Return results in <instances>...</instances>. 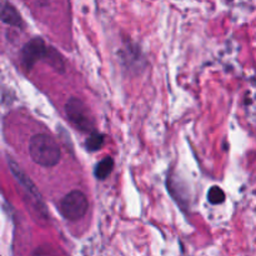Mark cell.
Returning a JSON list of instances; mask_svg holds the SVG:
<instances>
[{
  "label": "cell",
  "instance_id": "obj_1",
  "mask_svg": "<svg viewBox=\"0 0 256 256\" xmlns=\"http://www.w3.org/2000/svg\"><path fill=\"white\" fill-rule=\"evenodd\" d=\"M29 154L34 162L45 168L55 166L62 156L55 140L46 134H36L30 139Z\"/></svg>",
  "mask_w": 256,
  "mask_h": 256
},
{
  "label": "cell",
  "instance_id": "obj_2",
  "mask_svg": "<svg viewBox=\"0 0 256 256\" xmlns=\"http://www.w3.org/2000/svg\"><path fill=\"white\" fill-rule=\"evenodd\" d=\"M65 112L75 128L90 134L94 132V119L89 108L82 100L78 98H70L65 104Z\"/></svg>",
  "mask_w": 256,
  "mask_h": 256
},
{
  "label": "cell",
  "instance_id": "obj_3",
  "mask_svg": "<svg viewBox=\"0 0 256 256\" xmlns=\"http://www.w3.org/2000/svg\"><path fill=\"white\" fill-rule=\"evenodd\" d=\"M89 202L84 192L79 190H72L62 198L60 202V212L62 216L70 222H76L82 219L88 212Z\"/></svg>",
  "mask_w": 256,
  "mask_h": 256
},
{
  "label": "cell",
  "instance_id": "obj_4",
  "mask_svg": "<svg viewBox=\"0 0 256 256\" xmlns=\"http://www.w3.org/2000/svg\"><path fill=\"white\" fill-rule=\"evenodd\" d=\"M49 50L42 38H34L26 42L22 52V62L25 69L30 70L40 59H46Z\"/></svg>",
  "mask_w": 256,
  "mask_h": 256
},
{
  "label": "cell",
  "instance_id": "obj_5",
  "mask_svg": "<svg viewBox=\"0 0 256 256\" xmlns=\"http://www.w3.org/2000/svg\"><path fill=\"white\" fill-rule=\"evenodd\" d=\"M9 165H10V169H12V175L16 178V180L20 182V185H22V186L24 188V189L26 190L30 195H32V198L34 199V202H36L39 206H42V212H44V202H42V195H40L39 190L36 189V186L34 185V182L30 180V178L28 176V175L25 174V172H22V170L20 169V168L14 162H12V160H10Z\"/></svg>",
  "mask_w": 256,
  "mask_h": 256
},
{
  "label": "cell",
  "instance_id": "obj_6",
  "mask_svg": "<svg viewBox=\"0 0 256 256\" xmlns=\"http://www.w3.org/2000/svg\"><path fill=\"white\" fill-rule=\"evenodd\" d=\"M0 19L8 25L12 26H22V19L15 6H12L10 2L0 0Z\"/></svg>",
  "mask_w": 256,
  "mask_h": 256
},
{
  "label": "cell",
  "instance_id": "obj_7",
  "mask_svg": "<svg viewBox=\"0 0 256 256\" xmlns=\"http://www.w3.org/2000/svg\"><path fill=\"white\" fill-rule=\"evenodd\" d=\"M112 169H114V162H112V158H105L95 168V176L99 180L106 179L112 174Z\"/></svg>",
  "mask_w": 256,
  "mask_h": 256
},
{
  "label": "cell",
  "instance_id": "obj_8",
  "mask_svg": "<svg viewBox=\"0 0 256 256\" xmlns=\"http://www.w3.org/2000/svg\"><path fill=\"white\" fill-rule=\"evenodd\" d=\"M102 144H104V136L96 130H94L86 140V148L90 152H96L102 146Z\"/></svg>",
  "mask_w": 256,
  "mask_h": 256
},
{
  "label": "cell",
  "instance_id": "obj_9",
  "mask_svg": "<svg viewBox=\"0 0 256 256\" xmlns=\"http://www.w3.org/2000/svg\"><path fill=\"white\" fill-rule=\"evenodd\" d=\"M208 200L212 205L222 204L225 202V192L219 186H212L208 192Z\"/></svg>",
  "mask_w": 256,
  "mask_h": 256
},
{
  "label": "cell",
  "instance_id": "obj_10",
  "mask_svg": "<svg viewBox=\"0 0 256 256\" xmlns=\"http://www.w3.org/2000/svg\"><path fill=\"white\" fill-rule=\"evenodd\" d=\"M32 256H58V252L52 245L44 244L35 249V252H32Z\"/></svg>",
  "mask_w": 256,
  "mask_h": 256
}]
</instances>
